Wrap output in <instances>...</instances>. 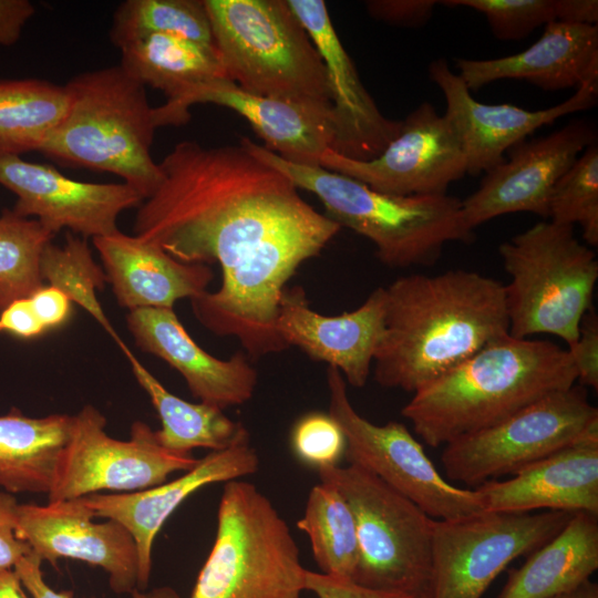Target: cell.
Masks as SVG:
<instances>
[{"instance_id":"obj_26","label":"cell","mask_w":598,"mask_h":598,"mask_svg":"<svg viewBox=\"0 0 598 598\" xmlns=\"http://www.w3.org/2000/svg\"><path fill=\"white\" fill-rule=\"evenodd\" d=\"M92 240L117 303L128 311L173 309L206 291L214 278L209 266L182 262L135 235L117 230Z\"/></svg>"},{"instance_id":"obj_36","label":"cell","mask_w":598,"mask_h":598,"mask_svg":"<svg viewBox=\"0 0 598 598\" xmlns=\"http://www.w3.org/2000/svg\"><path fill=\"white\" fill-rule=\"evenodd\" d=\"M548 218L558 225H579L589 247L598 245V145H589L555 184Z\"/></svg>"},{"instance_id":"obj_46","label":"cell","mask_w":598,"mask_h":598,"mask_svg":"<svg viewBox=\"0 0 598 598\" xmlns=\"http://www.w3.org/2000/svg\"><path fill=\"white\" fill-rule=\"evenodd\" d=\"M559 22L598 24L597 0H557Z\"/></svg>"},{"instance_id":"obj_3","label":"cell","mask_w":598,"mask_h":598,"mask_svg":"<svg viewBox=\"0 0 598 598\" xmlns=\"http://www.w3.org/2000/svg\"><path fill=\"white\" fill-rule=\"evenodd\" d=\"M576 381L567 349L507 336L420 388L401 414L425 444L439 447Z\"/></svg>"},{"instance_id":"obj_16","label":"cell","mask_w":598,"mask_h":598,"mask_svg":"<svg viewBox=\"0 0 598 598\" xmlns=\"http://www.w3.org/2000/svg\"><path fill=\"white\" fill-rule=\"evenodd\" d=\"M595 142V128L578 120L548 135L512 146L505 161L487 172L477 189L462 199L466 224L474 230L512 213H533L548 218L555 184Z\"/></svg>"},{"instance_id":"obj_4","label":"cell","mask_w":598,"mask_h":598,"mask_svg":"<svg viewBox=\"0 0 598 598\" xmlns=\"http://www.w3.org/2000/svg\"><path fill=\"white\" fill-rule=\"evenodd\" d=\"M240 144L298 189L315 194L330 219L368 238L389 267L431 266L446 244H470L475 238L464 219L462 199L455 196L384 194L320 165L286 161L248 137H241Z\"/></svg>"},{"instance_id":"obj_45","label":"cell","mask_w":598,"mask_h":598,"mask_svg":"<svg viewBox=\"0 0 598 598\" xmlns=\"http://www.w3.org/2000/svg\"><path fill=\"white\" fill-rule=\"evenodd\" d=\"M34 13V6L28 0H0V47L18 42Z\"/></svg>"},{"instance_id":"obj_28","label":"cell","mask_w":598,"mask_h":598,"mask_svg":"<svg viewBox=\"0 0 598 598\" xmlns=\"http://www.w3.org/2000/svg\"><path fill=\"white\" fill-rule=\"evenodd\" d=\"M72 421L68 414L29 417L16 409L0 415V486L10 494H48Z\"/></svg>"},{"instance_id":"obj_15","label":"cell","mask_w":598,"mask_h":598,"mask_svg":"<svg viewBox=\"0 0 598 598\" xmlns=\"http://www.w3.org/2000/svg\"><path fill=\"white\" fill-rule=\"evenodd\" d=\"M320 166L390 195H443L466 174V161L451 123L423 102L398 136L373 159L355 161L326 150Z\"/></svg>"},{"instance_id":"obj_2","label":"cell","mask_w":598,"mask_h":598,"mask_svg":"<svg viewBox=\"0 0 598 598\" xmlns=\"http://www.w3.org/2000/svg\"><path fill=\"white\" fill-rule=\"evenodd\" d=\"M385 290L374 380L414 393L486 346L509 336L504 285L477 271L413 274Z\"/></svg>"},{"instance_id":"obj_5","label":"cell","mask_w":598,"mask_h":598,"mask_svg":"<svg viewBox=\"0 0 598 598\" xmlns=\"http://www.w3.org/2000/svg\"><path fill=\"white\" fill-rule=\"evenodd\" d=\"M64 116L40 148L59 165L114 174L143 199L161 183L151 155L157 123L145 86L118 65L74 75Z\"/></svg>"},{"instance_id":"obj_49","label":"cell","mask_w":598,"mask_h":598,"mask_svg":"<svg viewBox=\"0 0 598 598\" xmlns=\"http://www.w3.org/2000/svg\"><path fill=\"white\" fill-rule=\"evenodd\" d=\"M547 598H598V585L588 579L573 589Z\"/></svg>"},{"instance_id":"obj_17","label":"cell","mask_w":598,"mask_h":598,"mask_svg":"<svg viewBox=\"0 0 598 598\" xmlns=\"http://www.w3.org/2000/svg\"><path fill=\"white\" fill-rule=\"evenodd\" d=\"M0 185L17 196L16 214L39 220L54 235L68 228L84 239L116 233L120 214L144 200L125 183L72 179L16 155L0 156Z\"/></svg>"},{"instance_id":"obj_25","label":"cell","mask_w":598,"mask_h":598,"mask_svg":"<svg viewBox=\"0 0 598 598\" xmlns=\"http://www.w3.org/2000/svg\"><path fill=\"white\" fill-rule=\"evenodd\" d=\"M470 91L494 81L524 80L545 91L578 89L598 82V24L554 21L526 50L494 59L455 60Z\"/></svg>"},{"instance_id":"obj_35","label":"cell","mask_w":598,"mask_h":598,"mask_svg":"<svg viewBox=\"0 0 598 598\" xmlns=\"http://www.w3.org/2000/svg\"><path fill=\"white\" fill-rule=\"evenodd\" d=\"M54 234L34 218L11 208L0 214V312L42 287L40 259Z\"/></svg>"},{"instance_id":"obj_11","label":"cell","mask_w":598,"mask_h":598,"mask_svg":"<svg viewBox=\"0 0 598 598\" xmlns=\"http://www.w3.org/2000/svg\"><path fill=\"white\" fill-rule=\"evenodd\" d=\"M571 513H488L433 519L426 598H482L516 558L532 554L568 523Z\"/></svg>"},{"instance_id":"obj_13","label":"cell","mask_w":598,"mask_h":598,"mask_svg":"<svg viewBox=\"0 0 598 598\" xmlns=\"http://www.w3.org/2000/svg\"><path fill=\"white\" fill-rule=\"evenodd\" d=\"M106 420L94 406L73 415L71 434L58 464L49 502L87 496L100 491L137 492L166 482L178 471H189L199 461L192 453L163 447L155 431L136 421L127 441L105 432Z\"/></svg>"},{"instance_id":"obj_1","label":"cell","mask_w":598,"mask_h":598,"mask_svg":"<svg viewBox=\"0 0 598 598\" xmlns=\"http://www.w3.org/2000/svg\"><path fill=\"white\" fill-rule=\"evenodd\" d=\"M138 207L134 235L186 264L218 262L221 285L190 299L203 327L235 337L252 358L287 349L276 329L280 295L340 226L243 144L177 143Z\"/></svg>"},{"instance_id":"obj_33","label":"cell","mask_w":598,"mask_h":598,"mask_svg":"<svg viewBox=\"0 0 598 598\" xmlns=\"http://www.w3.org/2000/svg\"><path fill=\"white\" fill-rule=\"evenodd\" d=\"M109 34L118 49L152 34L176 35L215 48L204 0L123 1L113 14Z\"/></svg>"},{"instance_id":"obj_21","label":"cell","mask_w":598,"mask_h":598,"mask_svg":"<svg viewBox=\"0 0 598 598\" xmlns=\"http://www.w3.org/2000/svg\"><path fill=\"white\" fill-rule=\"evenodd\" d=\"M259 456L246 437L229 447L210 451L189 471L168 483L137 492L83 496L95 518L122 524L133 536L138 556L137 591L146 589L154 540L166 519L196 491L257 472Z\"/></svg>"},{"instance_id":"obj_20","label":"cell","mask_w":598,"mask_h":598,"mask_svg":"<svg viewBox=\"0 0 598 598\" xmlns=\"http://www.w3.org/2000/svg\"><path fill=\"white\" fill-rule=\"evenodd\" d=\"M286 1L326 66L331 95L332 142L329 150L355 161L375 158L398 136L402 121L385 117L365 90L324 1Z\"/></svg>"},{"instance_id":"obj_22","label":"cell","mask_w":598,"mask_h":598,"mask_svg":"<svg viewBox=\"0 0 598 598\" xmlns=\"http://www.w3.org/2000/svg\"><path fill=\"white\" fill-rule=\"evenodd\" d=\"M215 104L245 117L262 145L281 158L316 166L332 142L331 121L305 107L249 93L228 79L194 85L176 99L155 107L157 126L181 125L190 118L194 104Z\"/></svg>"},{"instance_id":"obj_30","label":"cell","mask_w":598,"mask_h":598,"mask_svg":"<svg viewBox=\"0 0 598 598\" xmlns=\"http://www.w3.org/2000/svg\"><path fill=\"white\" fill-rule=\"evenodd\" d=\"M120 50L123 70L144 86L162 91L167 101L194 85L228 79L215 48L176 35H147Z\"/></svg>"},{"instance_id":"obj_19","label":"cell","mask_w":598,"mask_h":598,"mask_svg":"<svg viewBox=\"0 0 598 598\" xmlns=\"http://www.w3.org/2000/svg\"><path fill=\"white\" fill-rule=\"evenodd\" d=\"M385 290L374 289L355 310L326 316L312 310L302 287H285L276 329L289 347L336 368L347 383L363 388L384 329Z\"/></svg>"},{"instance_id":"obj_42","label":"cell","mask_w":598,"mask_h":598,"mask_svg":"<svg viewBox=\"0 0 598 598\" xmlns=\"http://www.w3.org/2000/svg\"><path fill=\"white\" fill-rule=\"evenodd\" d=\"M41 563L42 560L32 550L16 563L13 569L22 587L32 598H72L70 591H55L44 581ZM132 595L133 598H176L174 592L166 591L146 595L136 590Z\"/></svg>"},{"instance_id":"obj_27","label":"cell","mask_w":598,"mask_h":598,"mask_svg":"<svg viewBox=\"0 0 598 598\" xmlns=\"http://www.w3.org/2000/svg\"><path fill=\"white\" fill-rule=\"evenodd\" d=\"M598 568V515L574 513L563 529L508 573L497 598H547L573 589Z\"/></svg>"},{"instance_id":"obj_39","label":"cell","mask_w":598,"mask_h":598,"mask_svg":"<svg viewBox=\"0 0 598 598\" xmlns=\"http://www.w3.org/2000/svg\"><path fill=\"white\" fill-rule=\"evenodd\" d=\"M567 350L577 372V381L582 386L598 390V316L594 308L584 316L578 338Z\"/></svg>"},{"instance_id":"obj_40","label":"cell","mask_w":598,"mask_h":598,"mask_svg":"<svg viewBox=\"0 0 598 598\" xmlns=\"http://www.w3.org/2000/svg\"><path fill=\"white\" fill-rule=\"evenodd\" d=\"M436 0H371L365 8L371 17L392 25L417 28L432 18Z\"/></svg>"},{"instance_id":"obj_9","label":"cell","mask_w":598,"mask_h":598,"mask_svg":"<svg viewBox=\"0 0 598 598\" xmlns=\"http://www.w3.org/2000/svg\"><path fill=\"white\" fill-rule=\"evenodd\" d=\"M317 473L342 494L355 518L359 563L352 580L378 591L426 598L434 518L358 465Z\"/></svg>"},{"instance_id":"obj_48","label":"cell","mask_w":598,"mask_h":598,"mask_svg":"<svg viewBox=\"0 0 598 598\" xmlns=\"http://www.w3.org/2000/svg\"><path fill=\"white\" fill-rule=\"evenodd\" d=\"M0 598H28L13 568L0 569Z\"/></svg>"},{"instance_id":"obj_8","label":"cell","mask_w":598,"mask_h":598,"mask_svg":"<svg viewBox=\"0 0 598 598\" xmlns=\"http://www.w3.org/2000/svg\"><path fill=\"white\" fill-rule=\"evenodd\" d=\"M509 276L504 285L509 336L546 333L568 346L592 308L598 279L594 250L579 241L574 227L539 221L498 247Z\"/></svg>"},{"instance_id":"obj_18","label":"cell","mask_w":598,"mask_h":598,"mask_svg":"<svg viewBox=\"0 0 598 598\" xmlns=\"http://www.w3.org/2000/svg\"><path fill=\"white\" fill-rule=\"evenodd\" d=\"M429 76L446 101L444 116L461 143L466 174L487 173L505 161V153L537 128L568 114L591 109L598 96V82L586 83L566 101L545 110L529 111L512 104H484L476 101L446 59L429 65Z\"/></svg>"},{"instance_id":"obj_24","label":"cell","mask_w":598,"mask_h":598,"mask_svg":"<svg viewBox=\"0 0 598 598\" xmlns=\"http://www.w3.org/2000/svg\"><path fill=\"white\" fill-rule=\"evenodd\" d=\"M484 512L538 509L598 515V436L584 439L518 471L475 487Z\"/></svg>"},{"instance_id":"obj_31","label":"cell","mask_w":598,"mask_h":598,"mask_svg":"<svg viewBox=\"0 0 598 598\" xmlns=\"http://www.w3.org/2000/svg\"><path fill=\"white\" fill-rule=\"evenodd\" d=\"M64 85L45 80H0V156L39 152L68 107Z\"/></svg>"},{"instance_id":"obj_6","label":"cell","mask_w":598,"mask_h":598,"mask_svg":"<svg viewBox=\"0 0 598 598\" xmlns=\"http://www.w3.org/2000/svg\"><path fill=\"white\" fill-rule=\"evenodd\" d=\"M227 78L331 121L326 66L286 0H204Z\"/></svg>"},{"instance_id":"obj_14","label":"cell","mask_w":598,"mask_h":598,"mask_svg":"<svg viewBox=\"0 0 598 598\" xmlns=\"http://www.w3.org/2000/svg\"><path fill=\"white\" fill-rule=\"evenodd\" d=\"M0 513L16 536L53 567L60 558H72L103 568L113 592L137 590L138 556L131 533L120 523L94 522L93 511L82 497L49 502L47 505L18 503L0 492Z\"/></svg>"},{"instance_id":"obj_41","label":"cell","mask_w":598,"mask_h":598,"mask_svg":"<svg viewBox=\"0 0 598 598\" xmlns=\"http://www.w3.org/2000/svg\"><path fill=\"white\" fill-rule=\"evenodd\" d=\"M306 591L316 598H421L412 595L378 591L362 587L351 579L307 571Z\"/></svg>"},{"instance_id":"obj_10","label":"cell","mask_w":598,"mask_h":598,"mask_svg":"<svg viewBox=\"0 0 598 598\" xmlns=\"http://www.w3.org/2000/svg\"><path fill=\"white\" fill-rule=\"evenodd\" d=\"M591 436H598V409L575 384L445 444L441 463L447 481L475 488Z\"/></svg>"},{"instance_id":"obj_34","label":"cell","mask_w":598,"mask_h":598,"mask_svg":"<svg viewBox=\"0 0 598 598\" xmlns=\"http://www.w3.org/2000/svg\"><path fill=\"white\" fill-rule=\"evenodd\" d=\"M40 274L43 281L92 316L121 349L126 346L97 300L96 293L107 280L103 268L94 261L86 239L69 231L62 246L49 243L41 255Z\"/></svg>"},{"instance_id":"obj_43","label":"cell","mask_w":598,"mask_h":598,"mask_svg":"<svg viewBox=\"0 0 598 598\" xmlns=\"http://www.w3.org/2000/svg\"><path fill=\"white\" fill-rule=\"evenodd\" d=\"M47 331L37 317L29 297L12 301L0 312V333L33 339Z\"/></svg>"},{"instance_id":"obj_7","label":"cell","mask_w":598,"mask_h":598,"mask_svg":"<svg viewBox=\"0 0 598 598\" xmlns=\"http://www.w3.org/2000/svg\"><path fill=\"white\" fill-rule=\"evenodd\" d=\"M308 569L286 520L252 483H225L217 529L189 598H301Z\"/></svg>"},{"instance_id":"obj_44","label":"cell","mask_w":598,"mask_h":598,"mask_svg":"<svg viewBox=\"0 0 598 598\" xmlns=\"http://www.w3.org/2000/svg\"><path fill=\"white\" fill-rule=\"evenodd\" d=\"M31 306L47 330L64 324L71 316L72 301L61 290L42 286L29 296Z\"/></svg>"},{"instance_id":"obj_38","label":"cell","mask_w":598,"mask_h":598,"mask_svg":"<svg viewBox=\"0 0 598 598\" xmlns=\"http://www.w3.org/2000/svg\"><path fill=\"white\" fill-rule=\"evenodd\" d=\"M293 454L317 471L337 466L346 454V436L337 421L320 411L300 416L290 432Z\"/></svg>"},{"instance_id":"obj_47","label":"cell","mask_w":598,"mask_h":598,"mask_svg":"<svg viewBox=\"0 0 598 598\" xmlns=\"http://www.w3.org/2000/svg\"><path fill=\"white\" fill-rule=\"evenodd\" d=\"M30 551V546L16 536L9 520L0 513V569L13 568Z\"/></svg>"},{"instance_id":"obj_37","label":"cell","mask_w":598,"mask_h":598,"mask_svg":"<svg viewBox=\"0 0 598 598\" xmlns=\"http://www.w3.org/2000/svg\"><path fill=\"white\" fill-rule=\"evenodd\" d=\"M445 7H466L482 13L493 35L518 41L535 29L557 21V0H440Z\"/></svg>"},{"instance_id":"obj_12","label":"cell","mask_w":598,"mask_h":598,"mask_svg":"<svg viewBox=\"0 0 598 598\" xmlns=\"http://www.w3.org/2000/svg\"><path fill=\"white\" fill-rule=\"evenodd\" d=\"M327 384L328 413L343 431L349 464L372 473L434 519L484 512L477 491L447 481L405 425L395 421L379 425L359 414L349 400L347 382L336 368L328 367Z\"/></svg>"},{"instance_id":"obj_23","label":"cell","mask_w":598,"mask_h":598,"mask_svg":"<svg viewBox=\"0 0 598 598\" xmlns=\"http://www.w3.org/2000/svg\"><path fill=\"white\" fill-rule=\"evenodd\" d=\"M126 323L136 346L178 371L200 402L224 410L252 398L258 374L246 354L213 357L192 339L173 309H135L128 311Z\"/></svg>"},{"instance_id":"obj_29","label":"cell","mask_w":598,"mask_h":598,"mask_svg":"<svg viewBox=\"0 0 598 598\" xmlns=\"http://www.w3.org/2000/svg\"><path fill=\"white\" fill-rule=\"evenodd\" d=\"M121 350L159 416L162 429L155 431V436L163 447L176 453H190L196 447L218 451L249 437L246 427L221 409L203 402L190 403L171 393L127 346Z\"/></svg>"},{"instance_id":"obj_32","label":"cell","mask_w":598,"mask_h":598,"mask_svg":"<svg viewBox=\"0 0 598 598\" xmlns=\"http://www.w3.org/2000/svg\"><path fill=\"white\" fill-rule=\"evenodd\" d=\"M297 527L309 537L321 573L353 579L359 563L355 518L334 486L320 482L310 489Z\"/></svg>"}]
</instances>
